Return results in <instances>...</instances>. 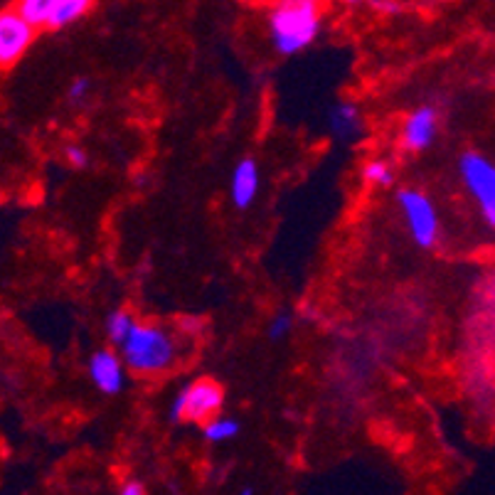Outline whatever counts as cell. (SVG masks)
<instances>
[{"label":"cell","instance_id":"cell-11","mask_svg":"<svg viewBox=\"0 0 495 495\" xmlns=\"http://www.w3.org/2000/svg\"><path fill=\"white\" fill-rule=\"evenodd\" d=\"M92 5L94 0H60L54 12H52L50 22H47V28H50V30L67 28V25H72V22H77L79 18H84L87 12L92 11Z\"/></svg>","mask_w":495,"mask_h":495},{"label":"cell","instance_id":"cell-5","mask_svg":"<svg viewBox=\"0 0 495 495\" xmlns=\"http://www.w3.org/2000/svg\"><path fill=\"white\" fill-rule=\"evenodd\" d=\"M397 205L409 225V235L424 249H432L439 242V215L429 197L417 187H402L397 193Z\"/></svg>","mask_w":495,"mask_h":495},{"label":"cell","instance_id":"cell-12","mask_svg":"<svg viewBox=\"0 0 495 495\" xmlns=\"http://www.w3.org/2000/svg\"><path fill=\"white\" fill-rule=\"evenodd\" d=\"M202 436H205L210 444H227L232 439H237L239 424L237 419H229V417H210L207 422H202Z\"/></svg>","mask_w":495,"mask_h":495},{"label":"cell","instance_id":"cell-16","mask_svg":"<svg viewBox=\"0 0 495 495\" xmlns=\"http://www.w3.org/2000/svg\"><path fill=\"white\" fill-rule=\"evenodd\" d=\"M291 323H293V320H291L289 313H279L276 318L268 323V338H271V341H284V338L289 335Z\"/></svg>","mask_w":495,"mask_h":495},{"label":"cell","instance_id":"cell-20","mask_svg":"<svg viewBox=\"0 0 495 495\" xmlns=\"http://www.w3.org/2000/svg\"><path fill=\"white\" fill-rule=\"evenodd\" d=\"M247 3H252V5H274L276 0H247Z\"/></svg>","mask_w":495,"mask_h":495},{"label":"cell","instance_id":"cell-13","mask_svg":"<svg viewBox=\"0 0 495 495\" xmlns=\"http://www.w3.org/2000/svg\"><path fill=\"white\" fill-rule=\"evenodd\" d=\"M57 3L60 0H21L15 8H18V12L30 25H35V28H47V22H50Z\"/></svg>","mask_w":495,"mask_h":495},{"label":"cell","instance_id":"cell-21","mask_svg":"<svg viewBox=\"0 0 495 495\" xmlns=\"http://www.w3.org/2000/svg\"><path fill=\"white\" fill-rule=\"evenodd\" d=\"M342 3H360V0H342Z\"/></svg>","mask_w":495,"mask_h":495},{"label":"cell","instance_id":"cell-3","mask_svg":"<svg viewBox=\"0 0 495 495\" xmlns=\"http://www.w3.org/2000/svg\"><path fill=\"white\" fill-rule=\"evenodd\" d=\"M225 402V390L222 384H217L210 377L195 380L190 387H186L183 392L177 394L173 404H170V422L183 424V422H207L210 417H215L222 409Z\"/></svg>","mask_w":495,"mask_h":495},{"label":"cell","instance_id":"cell-2","mask_svg":"<svg viewBox=\"0 0 495 495\" xmlns=\"http://www.w3.org/2000/svg\"><path fill=\"white\" fill-rule=\"evenodd\" d=\"M121 348V360L141 377H155L168 372L177 360V345L173 335L155 323L136 320Z\"/></svg>","mask_w":495,"mask_h":495},{"label":"cell","instance_id":"cell-8","mask_svg":"<svg viewBox=\"0 0 495 495\" xmlns=\"http://www.w3.org/2000/svg\"><path fill=\"white\" fill-rule=\"evenodd\" d=\"M89 377L96 384V390L103 394H119L124 390V360L114 351L94 352L89 360Z\"/></svg>","mask_w":495,"mask_h":495},{"label":"cell","instance_id":"cell-9","mask_svg":"<svg viewBox=\"0 0 495 495\" xmlns=\"http://www.w3.org/2000/svg\"><path fill=\"white\" fill-rule=\"evenodd\" d=\"M259 165L252 161V158H244L239 161L235 173H232V183H229V195H232V202L237 210H247L252 207V202L257 200L259 195Z\"/></svg>","mask_w":495,"mask_h":495},{"label":"cell","instance_id":"cell-15","mask_svg":"<svg viewBox=\"0 0 495 495\" xmlns=\"http://www.w3.org/2000/svg\"><path fill=\"white\" fill-rule=\"evenodd\" d=\"M362 177L370 186L390 187L394 183V170L387 161H370V163L362 168Z\"/></svg>","mask_w":495,"mask_h":495},{"label":"cell","instance_id":"cell-19","mask_svg":"<svg viewBox=\"0 0 495 495\" xmlns=\"http://www.w3.org/2000/svg\"><path fill=\"white\" fill-rule=\"evenodd\" d=\"M121 495H145V485L141 481H128L121 485Z\"/></svg>","mask_w":495,"mask_h":495},{"label":"cell","instance_id":"cell-14","mask_svg":"<svg viewBox=\"0 0 495 495\" xmlns=\"http://www.w3.org/2000/svg\"><path fill=\"white\" fill-rule=\"evenodd\" d=\"M134 323H136L134 316L124 309L109 313V318H106V335H109V341L114 342V345H121Z\"/></svg>","mask_w":495,"mask_h":495},{"label":"cell","instance_id":"cell-7","mask_svg":"<svg viewBox=\"0 0 495 495\" xmlns=\"http://www.w3.org/2000/svg\"><path fill=\"white\" fill-rule=\"evenodd\" d=\"M439 134V111L433 106H422L407 116L402 128V145L409 153H422L436 141Z\"/></svg>","mask_w":495,"mask_h":495},{"label":"cell","instance_id":"cell-6","mask_svg":"<svg viewBox=\"0 0 495 495\" xmlns=\"http://www.w3.org/2000/svg\"><path fill=\"white\" fill-rule=\"evenodd\" d=\"M37 28L22 18L18 8L0 11V70H11L35 42Z\"/></svg>","mask_w":495,"mask_h":495},{"label":"cell","instance_id":"cell-17","mask_svg":"<svg viewBox=\"0 0 495 495\" xmlns=\"http://www.w3.org/2000/svg\"><path fill=\"white\" fill-rule=\"evenodd\" d=\"M89 87H92V82H89L87 77H79V79H74V82L70 84V89H67V96H70V102L82 103L84 99H87V94H89Z\"/></svg>","mask_w":495,"mask_h":495},{"label":"cell","instance_id":"cell-10","mask_svg":"<svg viewBox=\"0 0 495 495\" xmlns=\"http://www.w3.org/2000/svg\"><path fill=\"white\" fill-rule=\"evenodd\" d=\"M330 134L335 136L338 141H355L358 136L365 131V121H362L360 109L355 103H335L328 114Z\"/></svg>","mask_w":495,"mask_h":495},{"label":"cell","instance_id":"cell-1","mask_svg":"<svg viewBox=\"0 0 495 495\" xmlns=\"http://www.w3.org/2000/svg\"><path fill=\"white\" fill-rule=\"evenodd\" d=\"M326 15L323 0H276L268 18L274 47L281 54H299L318 37Z\"/></svg>","mask_w":495,"mask_h":495},{"label":"cell","instance_id":"cell-18","mask_svg":"<svg viewBox=\"0 0 495 495\" xmlns=\"http://www.w3.org/2000/svg\"><path fill=\"white\" fill-rule=\"evenodd\" d=\"M64 155H67V163L72 165V168H84V165L89 163V155L79 145H67Z\"/></svg>","mask_w":495,"mask_h":495},{"label":"cell","instance_id":"cell-4","mask_svg":"<svg viewBox=\"0 0 495 495\" xmlns=\"http://www.w3.org/2000/svg\"><path fill=\"white\" fill-rule=\"evenodd\" d=\"M458 173L464 177L468 193L475 200V205L485 217L488 227L495 225V168L485 155L475 151H466L458 158Z\"/></svg>","mask_w":495,"mask_h":495}]
</instances>
